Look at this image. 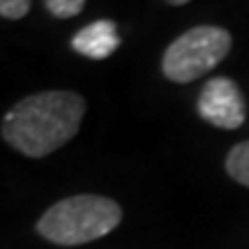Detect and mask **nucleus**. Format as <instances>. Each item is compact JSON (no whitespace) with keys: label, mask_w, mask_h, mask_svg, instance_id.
Wrapping results in <instances>:
<instances>
[{"label":"nucleus","mask_w":249,"mask_h":249,"mask_svg":"<svg viewBox=\"0 0 249 249\" xmlns=\"http://www.w3.org/2000/svg\"><path fill=\"white\" fill-rule=\"evenodd\" d=\"M198 116L219 129H238L245 118V97L238 83L226 76L210 79L198 95Z\"/></svg>","instance_id":"20e7f679"},{"label":"nucleus","mask_w":249,"mask_h":249,"mask_svg":"<svg viewBox=\"0 0 249 249\" xmlns=\"http://www.w3.org/2000/svg\"><path fill=\"white\" fill-rule=\"evenodd\" d=\"M86 99L71 90H44L18 99L2 118V139L17 152L39 160L79 132Z\"/></svg>","instance_id":"f257e3e1"},{"label":"nucleus","mask_w":249,"mask_h":249,"mask_svg":"<svg viewBox=\"0 0 249 249\" xmlns=\"http://www.w3.org/2000/svg\"><path fill=\"white\" fill-rule=\"evenodd\" d=\"M30 9H33L30 0H0V17L9 18V21L23 18Z\"/></svg>","instance_id":"6e6552de"},{"label":"nucleus","mask_w":249,"mask_h":249,"mask_svg":"<svg viewBox=\"0 0 249 249\" xmlns=\"http://www.w3.org/2000/svg\"><path fill=\"white\" fill-rule=\"evenodd\" d=\"M231 33L219 26H194L173 39L161 55V71L173 83H192L213 71L231 51Z\"/></svg>","instance_id":"7ed1b4c3"},{"label":"nucleus","mask_w":249,"mask_h":249,"mask_svg":"<svg viewBox=\"0 0 249 249\" xmlns=\"http://www.w3.org/2000/svg\"><path fill=\"white\" fill-rule=\"evenodd\" d=\"M123 222V208L99 194H76L51 205L37 222V233L60 247L99 240Z\"/></svg>","instance_id":"f03ea898"},{"label":"nucleus","mask_w":249,"mask_h":249,"mask_svg":"<svg viewBox=\"0 0 249 249\" xmlns=\"http://www.w3.org/2000/svg\"><path fill=\"white\" fill-rule=\"evenodd\" d=\"M44 7L55 18H71L86 9V2L83 0H46Z\"/></svg>","instance_id":"0eeeda50"},{"label":"nucleus","mask_w":249,"mask_h":249,"mask_svg":"<svg viewBox=\"0 0 249 249\" xmlns=\"http://www.w3.org/2000/svg\"><path fill=\"white\" fill-rule=\"evenodd\" d=\"M226 171L235 182L249 187V141L233 145L226 155Z\"/></svg>","instance_id":"423d86ee"},{"label":"nucleus","mask_w":249,"mask_h":249,"mask_svg":"<svg viewBox=\"0 0 249 249\" xmlns=\"http://www.w3.org/2000/svg\"><path fill=\"white\" fill-rule=\"evenodd\" d=\"M118 46H120L118 26L108 18H99L95 23H88L71 37V49L92 60L108 58L111 53H116Z\"/></svg>","instance_id":"39448f33"}]
</instances>
